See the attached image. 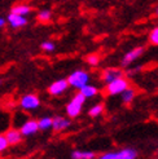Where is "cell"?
Wrapping results in <instances>:
<instances>
[{
    "label": "cell",
    "instance_id": "cell-12",
    "mask_svg": "<svg viewBox=\"0 0 158 159\" xmlns=\"http://www.w3.org/2000/svg\"><path fill=\"white\" fill-rule=\"evenodd\" d=\"M81 110H82V105L77 104V102H74V101H72L66 106V113H67L69 116H72V118L78 116L79 114H81Z\"/></svg>",
    "mask_w": 158,
    "mask_h": 159
},
{
    "label": "cell",
    "instance_id": "cell-7",
    "mask_svg": "<svg viewBox=\"0 0 158 159\" xmlns=\"http://www.w3.org/2000/svg\"><path fill=\"white\" fill-rule=\"evenodd\" d=\"M38 129H39V127H38V122L36 120H27L26 123L22 124L20 132H21L22 136H30V134L36 133Z\"/></svg>",
    "mask_w": 158,
    "mask_h": 159
},
{
    "label": "cell",
    "instance_id": "cell-14",
    "mask_svg": "<svg viewBox=\"0 0 158 159\" xmlns=\"http://www.w3.org/2000/svg\"><path fill=\"white\" fill-rule=\"evenodd\" d=\"M81 92L86 96V98H88V97H93L95 94L97 93V89L95 88V87H92V85L86 84V85H83L81 88Z\"/></svg>",
    "mask_w": 158,
    "mask_h": 159
},
{
    "label": "cell",
    "instance_id": "cell-1",
    "mask_svg": "<svg viewBox=\"0 0 158 159\" xmlns=\"http://www.w3.org/2000/svg\"><path fill=\"white\" fill-rule=\"evenodd\" d=\"M88 80H90L88 74H87L86 71L78 70V71H75V73H73L72 75L69 76L67 83H69L70 85L75 87V88H79V89H81L83 85H86L87 83H88Z\"/></svg>",
    "mask_w": 158,
    "mask_h": 159
},
{
    "label": "cell",
    "instance_id": "cell-15",
    "mask_svg": "<svg viewBox=\"0 0 158 159\" xmlns=\"http://www.w3.org/2000/svg\"><path fill=\"white\" fill-rule=\"evenodd\" d=\"M38 127H39V129H42V131L49 129L51 127H52V119L48 118V116L42 118L40 120H38Z\"/></svg>",
    "mask_w": 158,
    "mask_h": 159
},
{
    "label": "cell",
    "instance_id": "cell-8",
    "mask_svg": "<svg viewBox=\"0 0 158 159\" xmlns=\"http://www.w3.org/2000/svg\"><path fill=\"white\" fill-rule=\"evenodd\" d=\"M5 139L9 145H17L22 141V134L17 129H9L5 133Z\"/></svg>",
    "mask_w": 158,
    "mask_h": 159
},
{
    "label": "cell",
    "instance_id": "cell-10",
    "mask_svg": "<svg viewBox=\"0 0 158 159\" xmlns=\"http://www.w3.org/2000/svg\"><path fill=\"white\" fill-rule=\"evenodd\" d=\"M69 120L65 118H62V116H56L54 119H52V128L56 131V132H61V131H64L66 129L67 127H69Z\"/></svg>",
    "mask_w": 158,
    "mask_h": 159
},
{
    "label": "cell",
    "instance_id": "cell-23",
    "mask_svg": "<svg viewBox=\"0 0 158 159\" xmlns=\"http://www.w3.org/2000/svg\"><path fill=\"white\" fill-rule=\"evenodd\" d=\"M149 39H151V42L156 45H158V27L153 29V31L151 33V36H149Z\"/></svg>",
    "mask_w": 158,
    "mask_h": 159
},
{
    "label": "cell",
    "instance_id": "cell-24",
    "mask_svg": "<svg viewBox=\"0 0 158 159\" xmlns=\"http://www.w3.org/2000/svg\"><path fill=\"white\" fill-rule=\"evenodd\" d=\"M42 49L43 51H47V52H52L54 49V44L51 43V42H44L42 44Z\"/></svg>",
    "mask_w": 158,
    "mask_h": 159
},
{
    "label": "cell",
    "instance_id": "cell-18",
    "mask_svg": "<svg viewBox=\"0 0 158 159\" xmlns=\"http://www.w3.org/2000/svg\"><path fill=\"white\" fill-rule=\"evenodd\" d=\"M51 12L49 11H42V12H39V14H38V20L40 21V22H48L49 20H51Z\"/></svg>",
    "mask_w": 158,
    "mask_h": 159
},
{
    "label": "cell",
    "instance_id": "cell-17",
    "mask_svg": "<svg viewBox=\"0 0 158 159\" xmlns=\"http://www.w3.org/2000/svg\"><path fill=\"white\" fill-rule=\"evenodd\" d=\"M72 157L74 159H91V158H93V153H91V152H74Z\"/></svg>",
    "mask_w": 158,
    "mask_h": 159
},
{
    "label": "cell",
    "instance_id": "cell-21",
    "mask_svg": "<svg viewBox=\"0 0 158 159\" xmlns=\"http://www.w3.org/2000/svg\"><path fill=\"white\" fill-rule=\"evenodd\" d=\"M72 101L77 102V104H79V105H83V104H84V101H86V96H84V94H83L82 92H79V93H77V94H75L74 98H73Z\"/></svg>",
    "mask_w": 158,
    "mask_h": 159
},
{
    "label": "cell",
    "instance_id": "cell-20",
    "mask_svg": "<svg viewBox=\"0 0 158 159\" xmlns=\"http://www.w3.org/2000/svg\"><path fill=\"white\" fill-rule=\"evenodd\" d=\"M8 146H9V144H8V141L5 139V134H0V154L4 153Z\"/></svg>",
    "mask_w": 158,
    "mask_h": 159
},
{
    "label": "cell",
    "instance_id": "cell-19",
    "mask_svg": "<svg viewBox=\"0 0 158 159\" xmlns=\"http://www.w3.org/2000/svg\"><path fill=\"white\" fill-rule=\"evenodd\" d=\"M102 110H104V106H102L101 104H99V105L93 106V107L90 110V115H91V116H97V115H100V114L102 113Z\"/></svg>",
    "mask_w": 158,
    "mask_h": 159
},
{
    "label": "cell",
    "instance_id": "cell-11",
    "mask_svg": "<svg viewBox=\"0 0 158 159\" xmlns=\"http://www.w3.org/2000/svg\"><path fill=\"white\" fill-rule=\"evenodd\" d=\"M122 76V71L118 70V69H108L104 71V80L106 83L114 80V79Z\"/></svg>",
    "mask_w": 158,
    "mask_h": 159
},
{
    "label": "cell",
    "instance_id": "cell-22",
    "mask_svg": "<svg viewBox=\"0 0 158 159\" xmlns=\"http://www.w3.org/2000/svg\"><path fill=\"white\" fill-rule=\"evenodd\" d=\"M87 62H88L90 65H92V66H96L97 63H99V56L97 54H90V56H87Z\"/></svg>",
    "mask_w": 158,
    "mask_h": 159
},
{
    "label": "cell",
    "instance_id": "cell-26",
    "mask_svg": "<svg viewBox=\"0 0 158 159\" xmlns=\"http://www.w3.org/2000/svg\"><path fill=\"white\" fill-rule=\"evenodd\" d=\"M157 14H158V11H157Z\"/></svg>",
    "mask_w": 158,
    "mask_h": 159
},
{
    "label": "cell",
    "instance_id": "cell-4",
    "mask_svg": "<svg viewBox=\"0 0 158 159\" xmlns=\"http://www.w3.org/2000/svg\"><path fill=\"white\" fill-rule=\"evenodd\" d=\"M20 105L25 110H35L40 105V101H39L38 96H35V94H26V96L21 98Z\"/></svg>",
    "mask_w": 158,
    "mask_h": 159
},
{
    "label": "cell",
    "instance_id": "cell-25",
    "mask_svg": "<svg viewBox=\"0 0 158 159\" xmlns=\"http://www.w3.org/2000/svg\"><path fill=\"white\" fill-rule=\"evenodd\" d=\"M5 20L4 18H2V17H0V29H2V27H4V25H5Z\"/></svg>",
    "mask_w": 158,
    "mask_h": 159
},
{
    "label": "cell",
    "instance_id": "cell-3",
    "mask_svg": "<svg viewBox=\"0 0 158 159\" xmlns=\"http://www.w3.org/2000/svg\"><path fill=\"white\" fill-rule=\"evenodd\" d=\"M136 158V152L133 149H124L117 153H106L102 159H133Z\"/></svg>",
    "mask_w": 158,
    "mask_h": 159
},
{
    "label": "cell",
    "instance_id": "cell-2",
    "mask_svg": "<svg viewBox=\"0 0 158 159\" xmlns=\"http://www.w3.org/2000/svg\"><path fill=\"white\" fill-rule=\"evenodd\" d=\"M128 88V83L126 79H123L122 76L114 79V80L109 82L106 85V92L109 94H118V93H122L124 89Z\"/></svg>",
    "mask_w": 158,
    "mask_h": 159
},
{
    "label": "cell",
    "instance_id": "cell-5",
    "mask_svg": "<svg viewBox=\"0 0 158 159\" xmlns=\"http://www.w3.org/2000/svg\"><path fill=\"white\" fill-rule=\"evenodd\" d=\"M8 22H9V25L13 27V29H18V27H22L25 26L27 23V20L25 16H21V14H16V13H12L8 16Z\"/></svg>",
    "mask_w": 158,
    "mask_h": 159
},
{
    "label": "cell",
    "instance_id": "cell-6",
    "mask_svg": "<svg viewBox=\"0 0 158 159\" xmlns=\"http://www.w3.org/2000/svg\"><path fill=\"white\" fill-rule=\"evenodd\" d=\"M67 80H65V79H61V80H57L54 82L49 88H48V92L51 94H53V96H57V94H61L62 92H65L67 89Z\"/></svg>",
    "mask_w": 158,
    "mask_h": 159
},
{
    "label": "cell",
    "instance_id": "cell-13",
    "mask_svg": "<svg viewBox=\"0 0 158 159\" xmlns=\"http://www.w3.org/2000/svg\"><path fill=\"white\" fill-rule=\"evenodd\" d=\"M30 12H31V8L29 5H25V4H20V5H16L12 8V13L21 14V16H26Z\"/></svg>",
    "mask_w": 158,
    "mask_h": 159
},
{
    "label": "cell",
    "instance_id": "cell-16",
    "mask_svg": "<svg viewBox=\"0 0 158 159\" xmlns=\"http://www.w3.org/2000/svg\"><path fill=\"white\" fill-rule=\"evenodd\" d=\"M122 100H123V102H126V104H130V102L133 100V96H135V92H133L132 89H124L122 93Z\"/></svg>",
    "mask_w": 158,
    "mask_h": 159
},
{
    "label": "cell",
    "instance_id": "cell-9",
    "mask_svg": "<svg viewBox=\"0 0 158 159\" xmlns=\"http://www.w3.org/2000/svg\"><path fill=\"white\" fill-rule=\"evenodd\" d=\"M144 52V48H141V47H139V48H135V49H132L131 52H128L127 54L123 57L122 60V65H128V63H131L133 60H136L137 57H140L141 54H143Z\"/></svg>",
    "mask_w": 158,
    "mask_h": 159
}]
</instances>
